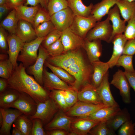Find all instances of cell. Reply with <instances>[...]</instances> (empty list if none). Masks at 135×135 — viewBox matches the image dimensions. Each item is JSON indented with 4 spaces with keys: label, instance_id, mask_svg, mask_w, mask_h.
I'll return each mask as SVG.
<instances>
[{
    "label": "cell",
    "instance_id": "47",
    "mask_svg": "<svg viewBox=\"0 0 135 135\" xmlns=\"http://www.w3.org/2000/svg\"><path fill=\"white\" fill-rule=\"evenodd\" d=\"M32 120V126L31 135H47L43 128V125L41 120L36 118Z\"/></svg>",
    "mask_w": 135,
    "mask_h": 135
},
{
    "label": "cell",
    "instance_id": "15",
    "mask_svg": "<svg viewBox=\"0 0 135 135\" xmlns=\"http://www.w3.org/2000/svg\"><path fill=\"white\" fill-rule=\"evenodd\" d=\"M100 122L86 117L73 119L70 132H74L76 135H87L92 128Z\"/></svg>",
    "mask_w": 135,
    "mask_h": 135
},
{
    "label": "cell",
    "instance_id": "3",
    "mask_svg": "<svg viewBox=\"0 0 135 135\" xmlns=\"http://www.w3.org/2000/svg\"><path fill=\"white\" fill-rule=\"evenodd\" d=\"M44 38L37 37L31 42L24 43L17 61L21 62L26 68L33 65L36 62L38 56V50Z\"/></svg>",
    "mask_w": 135,
    "mask_h": 135
},
{
    "label": "cell",
    "instance_id": "19",
    "mask_svg": "<svg viewBox=\"0 0 135 135\" xmlns=\"http://www.w3.org/2000/svg\"><path fill=\"white\" fill-rule=\"evenodd\" d=\"M78 100L80 101L95 104H104L96 90V88L91 83L84 85L78 93Z\"/></svg>",
    "mask_w": 135,
    "mask_h": 135
},
{
    "label": "cell",
    "instance_id": "41",
    "mask_svg": "<svg viewBox=\"0 0 135 135\" xmlns=\"http://www.w3.org/2000/svg\"><path fill=\"white\" fill-rule=\"evenodd\" d=\"M133 56L125 54L121 55L118 59L116 66H122L125 71L133 72L134 70L132 64Z\"/></svg>",
    "mask_w": 135,
    "mask_h": 135
},
{
    "label": "cell",
    "instance_id": "60",
    "mask_svg": "<svg viewBox=\"0 0 135 135\" xmlns=\"http://www.w3.org/2000/svg\"><path fill=\"white\" fill-rule=\"evenodd\" d=\"M130 2H132L133 1H135V0H126Z\"/></svg>",
    "mask_w": 135,
    "mask_h": 135
},
{
    "label": "cell",
    "instance_id": "25",
    "mask_svg": "<svg viewBox=\"0 0 135 135\" xmlns=\"http://www.w3.org/2000/svg\"><path fill=\"white\" fill-rule=\"evenodd\" d=\"M83 48L86 51L88 58L92 64L100 60L99 58L102 50L100 40L90 41L85 38Z\"/></svg>",
    "mask_w": 135,
    "mask_h": 135
},
{
    "label": "cell",
    "instance_id": "44",
    "mask_svg": "<svg viewBox=\"0 0 135 135\" xmlns=\"http://www.w3.org/2000/svg\"><path fill=\"white\" fill-rule=\"evenodd\" d=\"M61 34L62 32L56 29H54L44 37L41 45L46 48L59 39Z\"/></svg>",
    "mask_w": 135,
    "mask_h": 135
},
{
    "label": "cell",
    "instance_id": "18",
    "mask_svg": "<svg viewBox=\"0 0 135 135\" xmlns=\"http://www.w3.org/2000/svg\"><path fill=\"white\" fill-rule=\"evenodd\" d=\"M120 13L118 8L116 4L113 8L110 9L108 14V16L112 22V34L109 43L112 42L115 36L122 34L125 30L126 22L121 19Z\"/></svg>",
    "mask_w": 135,
    "mask_h": 135
},
{
    "label": "cell",
    "instance_id": "11",
    "mask_svg": "<svg viewBox=\"0 0 135 135\" xmlns=\"http://www.w3.org/2000/svg\"><path fill=\"white\" fill-rule=\"evenodd\" d=\"M49 56L46 49L41 45L38 49V56L36 62L27 68L28 73L33 75L35 80L42 86L44 65Z\"/></svg>",
    "mask_w": 135,
    "mask_h": 135
},
{
    "label": "cell",
    "instance_id": "55",
    "mask_svg": "<svg viewBox=\"0 0 135 135\" xmlns=\"http://www.w3.org/2000/svg\"><path fill=\"white\" fill-rule=\"evenodd\" d=\"M8 88L7 80L0 78V94Z\"/></svg>",
    "mask_w": 135,
    "mask_h": 135
},
{
    "label": "cell",
    "instance_id": "40",
    "mask_svg": "<svg viewBox=\"0 0 135 135\" xmlns=\"http://www.w3.org/2000/svg\"><path fill=\"white\" fill-rule=\"evenodd\" d=\"M37 37H45L53 30L56 29L51 20L43 23L34 28Z\"/></svg>",
    "mask_w": 135,
    "mask_h": 135
},
{
    "label": "cell",
    "instance_id": "51",
    "mask_svg": "<svg viewBox=\"0 0 135 135\" xmlns=\"http://www.w3.org/2000/svg\"><path fill=\"white\" fill-rule=\"evenodd\" d=\"M48 0H26L24 5L36 6L40 5V6L47 10V6Z\"/></svg>",
    "mask_w": 135,
    "mask_h": 135
},
{
    "label": "cell",
    "instance_id": "16",
    "mask_svg": "<svg viewBox=\"0 0 135 135\" xmlns=\"http://www.w3.org/2000/svg\"><path fill=\"white\" fill-rule=\"evenodd\" d=\"M43 84L45 88L51 90H66L71 87L53 73L48 71L44 67L43 73Z\"/></svg>",
    "mask_w": 135,
    "mask_h": 135
},
{
    "label": "cell",
    "instance_id": "27",
    "mask_svg": "<svg viewBox=\"0 0 135 135\" xmlns=\"http://www.w3.org/2000/svg\"><path fill=\"white\" fill-rule=\"evenodd\" d=\"M120 110L118 104L106 106L99 109L86 118L99 122H106Z\"/></svg>",
    "mask_w": 135,
    "mask_h": 135
},
{
    "label": "cell",
    "instance_id": "8",
    "mask_svg": "<svg viewBox=\"0 0 135 135\" xmlns=\"http://www.w3.org/2000/svg\"><path fill=\"white\" fill-rule=\"evenodd\" d=\"M105 106H106L104 104H95L79 101L65 113L70 117H86L99 109Z\"/></svg>",
    "mask_w": 135,
    "mask_h": 135
},
{
    "label": "cell",
    "instance_id": "52",
    "mask_svg": "<svg viewBox=\"0 0 135 135\" xmlns=\"http://www.w3.org/2000/svg\"><path fill=\"white\" fill-rule=\"evenodd\" d=\"M124 72L130 87L133 88L135 93V71L131 72L125 71Z\"/></svg>",
    "mask_w": 135,
    "mask_h": 135
},
{
    "label": "cell",
    "instance_id": "21",
    "mask_svg": "<svg viewBox=\"0 0 135 135\" xmlns=\"http://www.w3.org/2000/svg\"><path fill=\"white\" fill-rule=\"evenodd\" d=\"M108 71L104 76L100 84L96 88L97 92L103 103L106 106L118 104L111 93L108 81Z\"/></svg>",
    "mask_w": 135,
    "mask_h": 135
},
{
    "label": "cell",
    "instance_id": "23",
    "mask_svg": "<svg viewBox=\"0 0 135 135\" xmlns=\"http://www.w3.org/2000/svg\"><path fill=\"white\" fill-rule=\"evenodd\" d=\"M120 0H102L94 5L90 16L97 22L100 21L102 18L108 14L111 8Z\"/></svg>",
    "mask_w": 135,
    "mask_h": 135
},
{
    "label": "cell",
    "instance_id": "2",
    "mask_svg": "<svg viewBox=\"0 0 135 135\" xmlns=\"http://www.w3.org/2000/svg\"><path fill=\"white\" fill-rule=\"evenodd\" d=\"M66 70L75 78V82L72 86L78 90L86 84L91 83L92 64L84 57L70 65Z\"/></svg>",
    "mask_w": 135,
    "mask_h": 135
},
{
    "label": "cell",
    "instance_id": "45",
    "mask_svg": "<svg viewBox=\"0 0 135 135\" xmlns=\"http://www.w3.org/2000/svg\"><path fill=\"white\" fill-rule=\"evenodd\" d=\"M78 90L72 86L70 88L66 90L67 95L64 98L69 109L77 102L78 100Z\"/></svg>",
    "mask_w": 135,
    "mask_h": 135
},
{
    "label": "cell",
    "instance_id": "49",
    "mask_svg": "<svg viewBox=\"0 0 135 135\" xmlns=\"http://www.w3.org/2000/svg\"><path fill=\"white\" fill-rule=\"evenodd\" d=\"M135 54V38L128 40L126 43L123 54L133 56Z\"/></svg>",
    "mask_w": 135,
    "mask_h": 135
},
{
    "label": "cell",
    "instance_id": "9",
    "mask_svg": "<svg viewBox=\"0 0 135 135\" xmlns=\"http://www.w3.org/2000/svg\"><path fill=\"white\" fill-rule=\"evenodd\" d=\"M110 83L119 90L124 103L129 104L131 102L130 86L124 72L118 69L113 75Z\"/></svg>",
    "mask_w": 135,
    "mask_h": 135
},
{
    "label": "cell",
    "instance_id": "59",
    "mask_svg": "<svg viewBox=\"0 0 135 135\" xmlns=\"http://www.w3.org/2000/svg\"><path fill=\"white\" fill-rule=\"evenodd\" d=\"M7 56L5 54H0V60L7 58Z\"/></svg>",
    "mask_w": 135,
    "mask_h": 135
},
{
    "label": "cell",
    "instance_id": "20",
    "mask_svg": "<svg viewBox=\"0 0 135 135\" xmlns=\"http://www.w3.org/2000/svg\"><path fill=\"white\" fill-rule=\"evenodd\" d=\"M71 117L61 111L58 112L51 121L44 126V129L46 131L58 129L69 132L73 119Z\"/></svg>",
    "mask_w": 135,
    "mask_h": 135
},
{
    "label": "cell",
    "instance_id": "7",
    "mask_svg": "<svg viewBox=\"0 0 135 135\" xmlns=\"http://www.w3.org/2000/svg\"><path fill=\"white\" fill-rule=\"evenodd\" d=\"M38 104L30 96L24 92H20L17 99L10 108L17 109L28 117L34 115L36 112Z\"/></svg>",
    "mask_w": 135,
    "mask_h": 135
},
{
    "label": "cell",
    "instance_id": "22",
    "mask_svg": "<svg viewBox=\"0 0 135 135\" xmlns=\"http://www.w3.org/2000/svg\"><path fill=\"white\" fill-rule=\"evenodd\" d=\"M15 34L24 43L31 42L37 37L31 24L22 20L18 22Z\"/></svg>",
    "mask_w": 135,
    "mask_h": 135
},
{
    "label": "cell",
    "instance_id": "48",
    "mask_svg": "<svg viewBox=\"0 0 135 135\" xmlns=\"http://www.w3.org/2000/svg\"><path fill=\"white\" fill-rule=\"evenodd\" d=\"M127 22L124 34L128 40L135 38V16Z\"/></svg>",
    "mask_w": 135,
    "mask_h": 135
},
{
    "label": "cell",
    "instance_id": "34",
    "mask_svg": "<svg viewBox=\"0 0 135 135\" xmlns=\"http://www.w3.org/2000/svg\"><path fill=\"white\" fill-rule=\"evenodd\" d=\"M32 126V120L23 114L18 116L12 124L13 127L19 129L24 135H31Z\"/></svg>",
    "mask_w": 135,
    "mask_h": 135
},
{
    "label": "cell",
    "instance_id": "10",
    "mask_svg": "<svg viewBox=\"0 0 135 135\" xmlns=\"http://www.w3.org/2000/svg\"><path fill=\"white\" fill-rule=\"evenodd\" d=\"M23 114L17 109L0 108V135H10L11 127L20 116Z\"/></svg>",
    "mask_w": 135,
    "mask_h": 135
},
{
    "label": "cell",
    "instance_id": "32",
    "mask_svg": "<svg viewBox=\"0 0 135 135\" xmlns=\"http://www.w3.org/2000/svg\"><path fill=\"white\" fill-rule=\"evenodd\" d=\"M116 4L122 17L126 22L135 16V1L120 0Z\"/></svg>",
    "mask_w": 135,
    "mask_h": 135
},
{
    "label": "cell",
    "instance_id": "29",
    "mask_svg": "<svg viewBox=\"0 0 135 135\" xmlns=\"http://www.w3.org/2000/svg\"><path fill=\"white\" fill-rule=\"evenodd\" d=\"M40 6H28L24 4L15 7L14 9L20 20L26 21L33 25L36 14Z\"/></svg>",
    "mask_w": 135,
    "mask_h": 135
},
{
    "label": "cell",
    "instance_id": "31",
    "mask_svg": "<svg viewBox=\"0 0 135 135\" xmlns=\"http://www.w3.org/2000/svg\"><path fill=\"white\" fill-rule=\"evenodd\" d=\"M20 92L13 89L8 88L0 94V107L4 109L10 108L12 104L18 98Z\"/></svg>",
    "mask_w": 135,
    "mask_h": 135
},
{
    "label": "cell",
    "instance_id": "6",
    "mask_svg": "<svg viewBox=\"0 0 135 135\" xmlns=\"http://www.w3.org/2000/svg\"><path fill=\"white\" fill-rule=\"evenodd\" d=\"M80 48L69 50L56 56H49L46 60L53 65L66 70L70 65L84 57Z\"/></svg>",
    "mask_w": 135,
    "mask_h": 135
},
{
    "label": "cell",
    "instance_id": "30",
    "mask_svg": "<svg viewBox=\"0 0 135 135\" xmlns=\"http://www.w3.org/2000/svg\"><path fill=\"white\" fill-rule=\"evenodd\" d=\"M68 7L72 10L75 16L84 17L90 16L94 5L91 3L86 6L82 0H67Z\"/></svg>",
    "mask_w": 135,
    "mask_h": 135
},
{
    "label": "cell",
    "instance_id": "4",
    "mask_svg": "<svg viewBox=\"0 0 135 135\" xmlns=\"http://www.w3.org/2000/svg\"><path fill=\"white\" fill-rule=\"evenodd\" d=\"M110 21L108 16L104 20L96 22L88 32L86 38L90 41L98 40L109 43L112 32Z\"/></svg>",
    "mask_w": 135,
    "mask_h": 135
},
{
    "label": "cell",
    "instance_id": "28",
    "mask_svg": "<svg viewBox=\"0 0 135 135\" xmlns=\"http://www.w3.org/2000/svg\"><path fill=\"white\" fill-rule=\"evenodd\" d=\"M130 120V114L128 110H121L106 122L108 127L115 132L126 121Z\"/></svg>",
    "mask_w": 135,
    "mask_h": 135
},
{
    "label": "cell",
    "instance_id": "58",
    "mask_svg": "<svg viewBox=\"0 0 135 135\" xmlns=\"http://www.w3.org/2000/svg\"><path fill=\"white\" fill-rule=\"evenodd\" d=\"M7 5L9 6L12 9L10 4L8 0H0V6Z\"/></svg>",
    "mask_w": 135,
    "mask_h": 135
},
{
    "label": "cell",
    "instance_id": "12",
    "mask_svg": "<svg viewBox=\"0 0 135 135\" xmlns=\"http://www.w3.org/2000/svg\"><path fill=\"white\" fill-rule=\"evenodd\" d=\"M97 22L89 16L84 17L75 16L70 28L75 33L85 39L88 32L94 26Z\"/></svg>",
    "mask_w": 135,
    "mask_h": 135
},
{
    "label": "cell",
    "instance_id": "56",
    "mask_svg": "<svg viewBox=\"0 0 135 135\" xmlns=\"http://www.w3.org/2000/svg\"><path fill=\"white\" fill-rule=\"evenodd\" d=\"M12 9L7 5L0 6V18L1 19L3 16L9 10Z\"/></svg>",
    "mask_w": 135,
    "mask_h": 135
},
{
    "label": "cell",
    "instance_id": "17",
    "mask_svg": "<svg viewBox=\"0 0 135 135\" xmlns=\"http://www.w3.org/2000/svg\"><path fill=\"white\" fill-rule=\"evenodd\" d=\"M7 40L8 45L7 53L14 68L18 65L17 59L19 53L22 50L24 43L16 34H10L8 36Z\"/></svg>",
    "mask_w": 135,
    "mask_h": 135
},
{
    "label": "cell",
    "instance_id": "36",
    "mask_svg": "<svg viewBox=\"0 0 135 135\" xmlns=\"http://www.w3.org/2000/svg\"><path fill=\"white\" fill-rule=\"evenodd\" d=\"M68 7L67 0H48L47 10L50 16Z\"/></svg>",
    "mask_w": 135,
    "mask_h": 135
},
{
    "label": "cell",
    "instance_id": "39",
    "mask_svg": "<svg viewBox=\"0 0 135 135\" xmlns=\"http://www.w3.org/2000/svg\"><path fill=\"white\" fill-rule=\"evenodd\" d=\"M49 97L54 100L60 108L64 112H66L69 110L65 98L61 93L60 90H52L49 93Z\"/></svg>",
    "mask_w": 135,
    "mask_h": 135
},
{
    "label": "cell",
    "instance_id": "14",
    "mask_svg": "<svg viewBox=\"0 0 135 135\" xmlns=\"http://www.w3.org/2000/svg\"><path fill=\"white\" fill-rule=\"evenodd\" d=\"M60 38L64 47V52L84 48V39L75 33L70 28L62 32Z\"/></svg>",
    "mask_w": 135,
    "mask_h": 135
},
{
    "label": "cell",
    "instance_id": "54",
    "mask_svg": "<svg viewBox=\"0 0 135 135\" xmlns=\"http://www.w3.org/2000/svg\"><path fill=\"white\" fill-rule=\"evenodd\" d=\"M12 9L19 6L24 4L26 0H8Z\"/></svg>",
    "mask_w": 135,
    "mask_h": 135
},
{
    "label": "cell",
    "instance_id": "61",
    "mask_svg": "<svg viewBox=\"0 0 135 135\" xmlns=\"http://www.w3.org/2000/svg\"></svg>",
    "mask_w": 135,
    "mask_h": 135
},
{
    "label": "cell",
    "instance_id": "43",
    "mask_svg": "<svg viewBox=\"0 0 135 135\" xmlns=\"http://www.w3.org/2000/svg\"><path fill=\"white\" fill-rule=\"evenodd\" d=\"M50 56H56L64 52V47L60 38L45 48Z\"/></svg>",
    "mask_w": 135,
    "mask_h": 135
},
{
    "label": "cell",
    "instance_id": "1",
    "mask_svg": "<svg viewBox=\"0 0 135 135\" xmlns=\"http://www.w3.org/2000/svg\"><path fill=\"white\" fill-rule=\"evenodd\" d=\"M22 63L14 68L8 80V88L20 92H24L32 97L38 104L49 98V93L32 76L28 75Z\"/></svg>",
    "mask_w": 135,
    "mask_h": 135
},
{
    "label": "cell",
    "instance_id": "57",
    "mask_svg": "<svg viewBox=\"0 0 135 135\" xmlns=\"http://www.w3.org/2000/svg\"><path fill=\"white\" fill-rule=\"evenodd\" d=\"M12 135H24L19 129L15 127H13V129L12 131Z\"/></svg>",
    "mask_w": 135,
    "mask_h": 135
},
{
    "label": "cell",
    "instance_id": "26",
    "mask_svg": "<svg viewBox=\"0 0 135 135\" xmlns=\"http://www.w3.org/2000/svg\"><path fill=\"white\" fill-rule=\"evenodd\" d=\"M92 64L93 72L91 78V83L94 86L97 88L100 84L110 68L107 62H104L100 60Z\"/></svg>",
    "mask_w": 135,
    "mask_h": 135
},
{
    "label": "cell",
    "instance_id": "13",
    "mask_svg": "<svg viewBox=\"0 0 135 135\" xmlns=\"http://www.w3.org/2000/svg\"><path fill=\"white\" fill-rule=\"evenodd\" d=\"M74 16L71 10L68 7L51 16V21L55 28L62 32L70 27Z\"/></svg>",
    "mask_w": 135,
    "mask_h": 135
},
{
    "label": "cell",
    "instance_id": "42",
    "mask_svg": "<svg viewBox=\"0 0 135 135\" xmlns=\"http://www.w3.org/2000/svg\"><path fill=\"white\" fill-rule=\"evenodd\" d=\"M51 20V16L48 10L40 6L35 16L33 25L34 28L45 22Z\"/></svg>",
    "mask_w": 135,
    "mask_h": 135
},
{
    "label": "cell",
    "instance_id": "46",
    "mask_svg": "<svg viewBox=\"0 0 135 135\" xmlns=\"http://www.w3.org/2000/svg\"><path fill=\"white\" fill-rule=\"evenodd\" d=\"M119 135H135V124L130 120L124 122L119 128Z\"/></svg>",
    "mask_w": 135,
    "mask_h": 135
},
{
    "label": "cell",
    "instance_id": "5",
    "mask_svg": "<svg viewBox=\"0 0 135 135\" xmlns=\"http://www.w3.org/2000/svg\"><path fill=\"white\" fill-rule=\"evenodd\" d=\"M60 109L54 100L49 97L44 102L38 104L35 114L28 118L31 120L36 118H39L43 125L45 126L51 121Z\"/></svg>",
    "mask_w": 135,
    "mask_h": 135
},
{
    "label": "cell",
    "instance_id": "24",
    "mask_svg": "<svg viewBox=\"0 0 135 135\" xmlns=\"http://www.w3.org/2000/svg\"><path fill=\"white\" fill-rule=\"evenodd\" d=\"M127 40L123 34L118 35L113 38L112 41L113 44L112 54L110 58L107 62L110 68L116 66L118 59L122 54L124 45Z\"/></svg>",
    "mask_w": 135,
    "mask_h": 135
},
{
    "label": "cell",
    "instance_id": "53",
    "mask_svg": "<svg viewBox=\"0 0 135 135\" xmlns=\"http://www.w3.org/2000/svg\"><path fill=\"white\" fill-rule=\"evenodd\" d=\"M47 135H68L69 132L60 129H54L46 131Z\"/></svg>",
    "mask_w": 135,
    "mask_h": 135
},
{
    "label": "cell",
    "instance_id": "50",
    "mask_svg": "<svg viewBox=\"0 0 135 135\" xmlns=\"http://www.w3.org/2000/svg\"><path fill=\"white\" fill-rule=\"evenodd\" d=\"M4 28L0 26V48L2 52H7L8 45L7 38L8 36Z\"/></svg>",
    "mask_w": 135,
    "mask_h": 135
},
{
    "label": "cell",
    "instance_id": "38",
    "mask_svg": "<svg viewBox=\"0 0 135 135\" xmlns=\"http://www.w3.org/2000/svg\"><path fill=\"white\" fill-rule=\"evenodd\" d=\"M89 134L91 135H115V132L110 129L106 122H101L90 130Z\"/></svg>",
    "mask_w": 135,
    "mask_h": 135
},
{
    "label": "cell",
    "instance_id": "37",
    "mask_svg": "<svg viewBox=\"0 0 135 135\" xmlns=\"http://www.w3.org/2000/svg\"><path fill=\"white\" fill-rule=\"evenodd\" d=\"M14 68L13 65L8 58L0 60V76L8 80L12 74Z\"/></svg>",
    "mask_w": 135,
    "mask_h": 135
},
{
    "label": "cell",
    "instance_id": "33",
    "mask_svg": "<svg viewBox=\"0 0 135 135\" xmlns=\"http://www.w3.org/2000/svg\"><path fill=\"white\" fill-rule=\"evenodd\" d=\"M19 20L15 10L13 9L1 22L0 26L7 30L10 34H15L17 24Z\"/></svg>",
    "mask_w": 135,
    "mask_h": 135
},
{
    "label": "cell",
    "instance_id": "35",
    "mask_svg": "<svg viewBox=\"0 0 135 135\" xmlns=\"http://www.w3.org/2000/svg\"><path fill=\"white\" fill-rule=\"evenodd\" d=\"M45 64L50 68L52 72L61 80L68 83L72 86L75 81L74 77L64 69L50 64L46 60Z\"/></svg>",
    "mask_w": 135,
    "mask_h": 135
}]
</instances>
